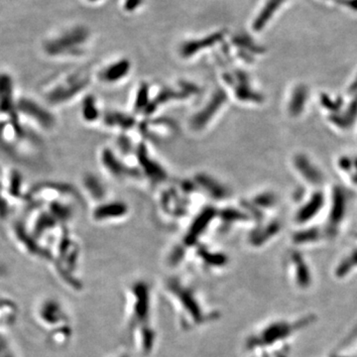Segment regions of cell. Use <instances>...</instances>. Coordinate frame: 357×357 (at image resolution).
<instances>
[{"instance_id": "cell-21", "label": "cell", "mask_w": 357, "mask_h": 357, "mask_svg": "<svg viewBox=\"0 0 357 357\" xmlns=\"http://www.w3.org/2000/svg\"><path fill=\"white\" fill-rule=\"evenodd\" d=\"M88 3L91 4H96L98 3V2L102 1V0H86Z\"/></svg>"}, {"instance_id": "cell-1", "label": "cell", "mask_w": 357, "mask_h": 357, "mask_svg": "<svg viewBox=\"0 0 357 357\" xmlns=\"http://www.w3.org/2000/svg\"><path fill=\"white\" fill-rule=\"evenodd\" d=\"M91 36L88 26H66L45 37L41 43L42 52L53 59L79 57L86 52Z\"/></svg>"}, {"instance_id": "cell-2", "label": "cell", "mask_w": 357, "mask_h": 357, "mask_svg": "<svg viewBox=\"0 0 357 357\" xmlns=\"http://www.w3.org/2000/svg\"><path fill=\"white\" fill-rule=\"evenodd\" d=\"M88 83L86 77L73 75V76L65 77L64 81L47 89L45 91V98L49 105H63L81 93L88 86Z\"/></svg>"}, {"instance_id": "cell-18", "label": "cell", "mask_w": 357, "mask_h": 357, "mask_svg": "<svg viewBox=\"0 0 357 357\" xmlns=\"http://www.w3.org/2000/svg\"><path fill=\"white\" fill-rule=\"evenodd\" d=\"M146 0H123L122 1V9L124 13L132 14L139 10L141 7L144 6Z\"/></svg>"}, {"instance_id": "cell-8", "label": "cell", "mask_w": 357, "mask_h": 357, "mask_svg": "<svg viewBox=\"0 0 357 357\" xmlns=\"http://www.w3.org/2000/svg\"><path fill=\"white\" fill-rule=\"evenodd\" d=\"M138 160H139L140 165L142 166L143 171L152 181L160 182V181L165 180V171L157 162L149 158L145 147L141 146L138 149Z\"/></svg>"}, {"instance_id": "cell-11", "label": "cell", "mask_w": 357, "mask_h": 357, "mask_svg": "<svg viewBox=\"0 0 357 357\" xmlns=\"http://www.w3.org/2000/svg\"><path fill=\"white\" fill-rule=\"evenodd\" d=\"M215 217V211L213 208H208L199 213L198 218L195 220L189 234L187 236V241L189 243H194L195 239L201 236L204 229L210 225L211 220Z\"/></svg>"}, {"instance_id": "cell-7", "label": "cell", "mask_w": 357, "mask_h": 357, "mask_svg": "<svg viewBox=\"0 0 357 357\" xmlns=\"http://www.w3.org/2000/svg\"><path fill=\"white\" fill-rule=\"evenodd\" d=\"M130 67V62L126 59H122V60L112 63V64L107 66L105 70H102L100 75V79L105 82V83H116V82H119L123 77L128 76Z\"/></svg>"}, {"instance_id": "cell-9", "label": "cell", "mask_w": 357, "mask_h": 357, "mask_svg": "<svg viewBox=\"0 0 357 357\" xmlns=\"http://www.w3.org/2000/svg\"><path fill=\"white\" fill-rule=\"evenodd\" d=\"M11 77L0 74V114H11L13 110V88Z\"/></svg>"}, {"instance_id": "cell-20", "label": "cell", "mask_w": 357, "mask_h": 357, "mask_svg": "<svg viewBox=\"0 0 357 357\" xmlns=\"http://www.w3.org/2000/svg\"><path fill=\"white\" fill-rule=\"evenodd\" d=\"M316 1L319 2V3H321V4H325V6H337V0H316Z\"/></svg>"}, {"instance_id": "cell-16", "label": "cell", "mask_w": 357, "mask_h": 357, "mask_svg": "<svg viewBox=\"0 0 357 357\" xmlns=\"http://www.w3.org/2000/svg\"><path fill=\"white\" fill-rule=\"evenodd\" d=\"M83 115L84 119L88 121H96L98 116V110L95 103V100L91 98H86L83 105Z\"/></svg>"}, {"instance_id": "cell-4", "label": "cell", "mask_w": 357, "mask_h": 357, "mask_svg": "<svg viewBox=\"0 0 357 357\" xmlns=\"http://www.w3.org/2000/svg\"><path fill=\"white\" fill-rule=\"evenodd\" d=\"M227 102V93L220 89L215 91L211 100H208V105H206L201 112L192 117L190 126L192 130L198 132V131H203L204 129H206V126L220 114V110L225 107Z\"/></svg>"}, {"instance_id": "cell-10", "label": "cell", "mask_w": 357, "mask_h": 357, "mask_svg": "<svg viewBox=\"0 0 357 357\" xmlns=\"http://www.w3.org/2000/svg\"><path fill=\"white\" fill-rule=\"evenodd\" d=\"M128 213V208L126 204L114 202L98 206L93 211V217L98 220H115L124 217Z\"/></svg>"}, {"instance_id": "cell-19", "label": "cell", "mask_w": 357, "mask_h": 357, "mask_svg": "<svg viewBox=\"0 0 357 357\" xmlns=\"http://www.w3.org/2000/svg\"><path fill=\"white\" fill-rule=\"evenodd\" d=\"M337 6L342 7L345 13L357 15V0H337Z\"/></svg>"}, {"instance_id": "cell-6", "label": "cell", "mask_w": 357, "mask_h": 357, "mask_svg": "<svg viewBox=\"0 0 357 357\" xmlns=\"http://www.w3.org/2000/svg\"><path fill=\"white\" fill-rule=\"evenodd\" d=\"M225 32L218 31L211 33V34L204 36L203 38L192 39L191 41H185L181 45L178 53H180L181 57L184 59L194 57L196 54L201 53L202 51L220 43L225 38Z\"/></svg>"}, {"instance_id": "cell-13", "label": "cell", "mask_w": 357, "mask_h": 357, "mask_svg": "<svg viewBox=\"0 0 357 357\" xmlns=\"http://www.w3.org/2000/svg\"><path fill=\"white\" fill-rule=\"evenodd\" d=\"M197 181H198V184L199 183V185H201L204 190H206V192H208L211 197H213V198L222 199L227 196V190L225 189V187L217 182V181L213 180V178H211L210 176L201 174V175L198 176V178H197Z\"/></svg>"}, {"instance_id": "cell-12", "label": "cell", "mask_w": 357, "mask_h": 357, "mask_svg": "<svg viewBox=\"0 0 357 357\" xmlns=\"http://www.w3.org/2000/svg\"><path fill=\"white\" fill-rule=\"evenodd\" d=\"M102 165H105V169L114 177L119 178L126 176V174H128V171L126 170L123 164L121 161L116 159L114 154L112 153V150L105 149L102 151Z\"/></svg>"}, {"instance_id": "cell-5", "label": "cell", "mask_w": 357, "mask_h": 357, "mask_svg": "<svg viewBox=\"0 0 357 357\" xmlns=\"http://www.w3.org/2000/svg\"><path fill=\"white\" fill-rule=\"evenodd\" d=\"M289 2L290 0H262L261 6L251 22L253 31L260 33L266 29L287 7Z\"/></svg>"}, {"instance_id": "cell-3", "label": "cell", "mask_w": 357, "mask_h": 357, "mask_svg": "<svg viewBox=\"0 0 357 357\" xmlns=\"http://www.w3.org/2000/svg\"><path fill=\"white\" fill-rule=\"evenodd\" d=\"M16 112L18 115H23L26 119L32 121L35 126L43 130L50 131L56 124L54 115L49 112L38 102L29 98H22L16 102Z\"/></svg>"}, {"instance_id": "cell-15", "label": "cell", "mask_w": 357, "mask_h": 357, "mask_svg": "<svg viewBox=\"0 0 357 357\" xmlns=\"http://www.w3.org/2000/svg\"><path fill=\"white\" fill-rule=\"evenodd\" d=\"M84 184L86 189L88 190L89 195H91L93 198L100 199L105 196V188L102 187V183L96 177H93V175H91V174L86 176L84 180Z\"/></svg>"}, {"instance_id": "cell-14", "label": "cell", "mask_w": 357, "mask_h": 357, "mask_svg": "<svg viewBox=\"0 0 357 357\" xmlns=\"http://www.w3.org/2000/svg\"><path fill=\"white\" fill-rule=\"evenodd\" d=\"M105 121L107 126H119L123 129H128L134 126L133 119L129 117L128 115L115 114V112H110L105 115Z\"/></svg>"}, {"instance_id": "cell-17", "label": "cell", "mask_w": 357, "mask_h": 357, "mask_svg": "<svg viewBox=\"0 0 357 357\" xmlns=\"http://www.w3.org/2000/svg\"><path fill=\"white\" fill-rule=\"evenodd\" d=\"M149 89L147 84H142L140 86L139 91H138L137 100H136V109L137 110L142 109H147L149 105Z\"/></svg>"}]
</instances>
